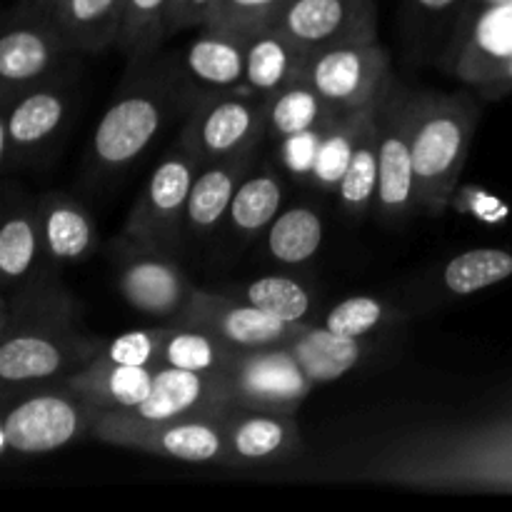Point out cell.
<instances>
[{
	"mask_svg": "<svg viewBox=\"0 0 512 512\" xmlns=\"http://www.w3.org/2000/svg\"><path fill=\"white\" fill-rule=\"evenodd\" d=\"M493 3H505V0H465V3H463V8H460L458 18H455V20H460V18H468V15H473L475 10L485 8V5H493ZM453 25H455V23H453Z\"/></svg>",
	"mask_w": 512,
	"mask_h": 512,
	"instance_id": "obj_44",
	"label": "cell"
},
{
	"mask_svg": "<svg viewBox=\"0 0 512 512\" xmlns=\"http://www.w3.org/2000/svg\"><path fill=\"white\" fill-rule=\"evenodd\" d=\"M410 88L398 83L388 85L378 103V153L380 185L375 210L383 223L398 225L420 210L415 190L413 148H410Z\"/></svg>",
	"mask_w": 512,
	"mask_h": 512,
	"instance_id": "obj_12",
	"label": "cell"
},
{
	"mask_svg": "<svg viewBox=\"0 0 512 512\" xmlns=\"http://www.w3.org/2000/svg\"><path fill=\"white\" fill-rule=\"evenodd\" d=\"M400 313L390 308L385 300L373 295H353V298L340 300L338 305L325 313L323 325L333 333L348 335V338H370L375 330L395 323Z\"/></svg>",
	"mask_w": 512,
	"mask_h": 512,
	"instance_id": "obj_37",
	"label": "cell"
},
{
	"mask_svg": "<svg viewBox=\"0 0 512 512\" xmlns=\"http://www.w3.org/2000/svg\"><path fill=\"white\" fill-rule=\"evenodd\" d=\"M255 165H258V150L200 165L193 188H190L185 238L193 243H205L213 238L215 230L228 220L235 193Z\"/></svg>",
	"mask_w": 512,
	"mask_h": 512,
	"instance_id": "obj_22",
	"label": "cell"
},
{
	"mask_svg": "<svg viewBox=\"0 0 512 512\" xmlns=\"http://www.w3.org/2000/svg\"><path fill=\"white\" fill-rule=\"evenodd\" d=\"M48 10L75 53L98 55L118 48L123 0H50Z\"/></svg>",
	"mask_w": 512,
	"mask_h": 512,
	"instance_id": "obj_26",
	"label": "cell"
},
{
	"mask_svg": "<svg viewBox=\"0 0 512 512\" xmlns=\"http://www.w3.org/2000/svg\"><path fill=\"white\" fill-rule=\"evenodd\" d=\"M198 170L200 160L178 140L153 168L120 233L145 248L173 255L185 240L188 198Z\"/></svg>",
	"mask_w": 512,
	"mask_h": 512,
	"instance_id": "obj_10",
	"label": "cell"
},
{
	"mask_svg": "<svg viewBox=\"0 0 512 512\" xmlns=\"http://www.w3.org/2000/svg\"><path fill=\"white\" fill-rule=\"evenodd\" d=\"M228 468H268L303 453V433L293 413L235 405L225 415Z\"/></svg>",
	"mask_w": 512,
	"mask_h": 512,
	"instance_id": "obj_19",
	"label": "cell"
},
{
	"mask_svg": "<svg viewBox=\"0 0 512 512\" xmlns=\"http://www.w3.org/2000/svg\"><path fill=\"white\" fill-rule=\"evenodd\" d=\"M18 3H23V5H35V8H48L50 0H18Z\"/></svg>",
	"mask_w": 512,
	"mask_h": 512,
	"instance_id": "obj_45",
	"label": "cell"
},
{
	"mask_svg": "<svg viewBox=\"0 0 512 512\" xmlns=\"http://www.w3.org/2000/svg\"><path fill=\"white\" fill-rule=\"evenodd\" d=\"M170 0H123V30L118 50L125 63H143L160 55L168 35Z\"/></svg>",
	"mask_w": 512,
	"mask_h": 512,
	"instance_id": "obj_33",
	"label": "cell"
},
{
	"mask_svg": "<svg viewBox=\"0 0 512 512\" xmlns=\"http://www.w3.org/2000/svg\"><path fill=\"white\" fill-rule=\"evenodd\" d=\"M108 258L113 260L118 293L135 313L148 318L170 323L198 290L173 255L133 243L123 233L108 243Z\"/></svg>",
	"mask_w": 512,
	"mask_h": 512,
	"instance_id": "obj_11",
	"label": "cell"
},
{
	"mask_svg": "<svg viewBox=\"0 0 512 512\" xmlns=\"http://www.w3.org/2000/svg\"><path fill=\"white\" fill-rule=\"evenodd\" d=\"M165 323L158 328H138L103 340L95 358L115 365H133V368H160L163 365Z\"/></svg>",
	"mask_w": 512,
	"mask_h": 512,
	"instance_id": "obj_38",
	"label": "cell"
},
{
	"mask_svg": "<svg viewBox=\"0 0 512 512\" xmlns=\"http://www.w3.org/2000/svg\"><path fill=\"white\" fill-rule=\"evenodd\" d=\"M465 0H408L410 15L420 28H445L450 35Z\"/></svg>",
	"mask_w": 512,
	"mask_h": 512,
	"instance_id": "obj_40",
	"label": "cell"
},
{
	"mask_svg": "<svg viewBox=\"0 0 512 512\" xmlns=\"http://www.w3.org/2000/svg\"><path fill=\"white\" fill-rule=\"evenodd\" d=\"M310 55L273 25L245 33V85L260 95H275L278 90L298 83L308 73Z\"/></svg>",
	"mask_w": 512,
	"mask_h": 512,
	"instance_id": "obj_24",
	"label": "cell"
},
{
	"mask_svg": "<svg viewBox=\"0 0 512 512\" xmlns=\"http://www.w3.org/2000/svg\"><path fill=\"white\" fill-rule=\"evenodd\" d=\"M288 3L290 0H215L203 25L248 33L260 25H270Z\"/></svg>",
	"mask_w": 512,
	"mask_h": 512,
	"instance_id": "obj_39",
	"label": "cell"
},
{
	"mask_svg": "<svg viewBox=\"0 0 512 512\" xmlns=\"http://www.w3.org/2000/svg\"><path fill=\"white\" fill-rule=\"evenodd\" d=\"M190 0H170V13H168V35L183 33L185 30V15H188Z\"/></svg>",
	"mask_w": 512,
	"mask_h": 512,
	"instance_id": "obj_42",
	"label": "cell"
},
{
	"mask_svg": "<svg viewBox=\"0 0 512 512\" xmlns=\"http://www.w3.org/2000/svg\"><path fill=\"white\" fill-rule=\"evenodd\" d=\"M288 350L298 360L315 385L330 383L350 370L358 368L370 353L368 338H348V335L333 333L323 325H305L298 335L288 343Z\"/></svg>",
	"mask_w": 512,
	"mask_h": 512,
	"instance_id": "obj_28",
	"label": "cell"
},
{
	"mask_svg": "<svg viewBox=\"0 0 512 512\" xmlns=\"http://www.w3.org/2000/svg\"><path fill=\"white\" fill-rule=\"evenodd\" d=\"M90 438L178 463L228 468L225 418L145 420L120 410H95Z\"/></svg>",
	"mask_w": 512,
	"mask_h": 512,
	"instance_id": "obj_7",
	"label": "cell"
},
{
	"mask_svg": "<svg viewBox=\"0 0 512 512\" xmlns=\"http://www.w3.org/2000/svg\"><path fill=\"white\" fill-rule=\"evenodd\" d=\"M410 148L420 213L438 218L448 210L468 163L480 105L470 93L410 90Z\"/></svg>",
	"mask_w": 512,
	"mask_h": 512,
	"instance_id": "obj_3",
	"label": "cell"
},
{
	"mask_svg": "<svg viewBox=\"0 0 512 512\" xmlns=\"http://www.w3.org/2000/svg\"><path fill=\"white\" fill-rule=\"evenodd\" d=\"M285 188L283 175L270 165H255L235 193L225 225L238 245H248L268 233L273 220L283 213Z\"/></svg>",
	"mask_w": 512,
	"mask_h": 512,
	"instance_id": "obj_25",
	"label": "cell"
},
{
	"mask_svg": "<svg viewBox=\"0 0 512 512\" xmlns=\"http://www.w3.org/2000/svg\"><path fill=\"white\" fill-rule=\"evenodd\" d=\"M380 103V100H378ZM378 103L370 105L358 135L348 170L338 188V203L350 218H365L375 208L380 185V153H378Z\"/></svg>",
	"mask_w": 512,
	"mask_h": 512,
	"instance_id": "obj_30",
	"label": "cell"
},
{
	"mask_svg": "<svg viewBox=\"0 0 512 512\" xmlns=\"http://www.w3.org/2000/svg\"><path fill=\"white\" fill-rule=\"evenodd\" d=\"M213 3L215 0H190L188 15H185V30L200 28V25L205 23V18H208Z\"/></svg>",
	"mask_w": 512,
	"mask_h": 512,
	"instance_id": "obj_43",
	"label": "cell"
},
{
	"mask_svg": "<svg viewBox=\"0 0 512 512\" xmlns=\"http://www.w3.org/2000/svg\"><path fill=\"white\" fill-rule=\"evenodd\" d=\"M80 105V55L53 78L0 108V168L15 173L45 163L73 125Z\"/></svg>",
	"mask_w": 512,
	"mask_h": 512,
	"instance_id": "obj_4",
	"label": "cell"
},
{
	"mask_svg": "<svg viewBox=\"0 0 512 512\" xmlns=\"http://www.w3.org/2000/svg\"><path fill=\"white\" fill-rule=\"evenodd\" d=\"M198 30L183 53H173L175 68L195 103L218 90L245 85V33L208 25Z\"/></svg>",
	"mask_w": 512,
	"mask_h": 512,
	"instance_id": "obj_21",
	"label": "cell"
},
{
	"mask_svg": "<svg viewBox=\"0 0 512 512\" xmlns=\"http://www.w3.org/2000/svg\"><path fill=\"white\" fill-rule=\"evenodd\" d=\"M358 478L425 490L512 493V413L398 440L375 453Z\"/></svg>",
	"mask_w": 512,
	"mask_h": 512,
	"instance_id": "obj_1",
	"label": "cell"
},
{
	"mask_svg": "<svg viewBox=\"0 0 512 512\" xmlns=\"http://www.w3.org/2000/svg\"><path fill=\"white\" fill-rule=\"evenodd\" d=\"M243 353L245 350L233 348L208 330L165 323L163 365H170V368L205 375H228Z\"/></svg>",
	"mask_w": 512,
	"mask_h": 512,
	"instance_id": "obj_31",
	"label": "cell"
},
{
	"mask_svg": "<svg viewBox=\"0 0 512 512\" xmlns=\"http://www.w3.org/2000/svg\"><path fill=\"white\" fill-rule=\"evenodd\" d=\"M40 228L48 263L55 270L85 263L98 250V230L88 210L60 190H50L38 200Z\"/></svg>",
	"mask_w": 512,
	"mask_h": 512,
	"instance_id": "obj_23",
	"label": "cell"
},
{
	"mask_svg": "<svg viewBox=\"0 0 512 512\" xmlns=\"http://www.w3.org/2000/svg\"><path fill=\"white\" fill-rule=\"evenodd\" d=\"M305 78L335 113L348 115L378 103L395 75L388 48L375 40L310 55Z\"/></svg>",
	"mask_w": 512,
	"mask_h": 512,
	"instance_id": "obj_13",
	"label": "cell"
},
{
	"mask_svg": "<svg viewBox=\"0 0 512 512\" xmlns=\"http://www.w3.org/2000/svg\"><path fill=\"white\" fill-rule=\"evenodd\" d=\"M195 98L175 68L173 55L128 63L125 80L90 138V183L110 185L123 178L168 123L193 110Z\"/></svg>",
	"mask_w": 512,
	"mask_h": 512,
	"instance_id": "obj_2",
	"label": "cell"
},
{
	"mask_svg": "<svg viewBox=\"0 0 512 512\" xmlns=\"http://www.w3.org/2000/svg\"><path fill=\"white\" fill-rule=\"evenodd\" d=\"M228 375H205L193 370L160 365L155 370L153 393L120 413L145 420H178V418H225L235 408Z\"/></svg>",
	"mask_w": 512,
	"mask_h": 512,
	"instance_id": "obj_18",
	"label": "cell"
},
{
	"mask_svg": "<svg viewBox=\"0 0 512 512\" xmlns=\"http://www.w3.org/2000/svg\"><path fill=\"white\" fill-rule=\"evenodd\" d=\"M338 118L340 115L325 103L308 78L268 95L265 123H268V138L273 140H288L310 130L328 128Z\"/></svg>",
	"mask_w": 512,
	"mask_h": 512,
	"instance_id": "obj_29",
	"label": "cell"
},
{
	"mask_svg": "<svg viewBox=\"0 0 512 512\" xmlns=\"http://www.w3.org/2000/svg\"><path fill=\"white\" fill-rule=\"evenodd\" d=\"M440 65L468 88H478L512 53V0L485 5L468 18L455 20Z\"/></svg>",
	"mask_w": 512,
	"mask_h": 512,
	"instance_id": "obj_17",
	"label": "cell"
},
{
	"mask_svg": "<svg viewBox=\"0 0 512 512\" xmlns=\"http://www.w3.org/2000/svg\"><path fill=\"white\" fill-rule=\"evenodd\" d=\"M368 110L370 105L358 110V113L340 115V118L325 130L323 140H320L318 158H315L313 175H310V183H313L315 188L325 190V193H338L340 180H343L350 158H353V150L355 145H358V135L360 130H363V120L365 115H368Z\"/></svg>",
	"mask_w": 512,
	"mask_h": 512,
	"instance_id": "obj_36",
	"label": "cell"
},
{
	"mask_svg": "<svg viewBox=\"0 0 512 512\" xmlns=\"http://www.w3.org/2000/svg\"><path fill=\"white\" fill-rule=\"evenodd\" d=\"M325 223L323 215L310 205L285 208L265 233L268 258L288 268H298L313 260L323 248Z\"/></svg>",
	"mask_w": 512,
	"mask_h": 512,
	"instance_id": "obj_32",
	"label": "cell"
},
{
	"mask_svg": "<svg viewBox=\"0 0 512 512\" xmlns=\"http://www.w3.org/2000/svg\"><path fill=\"white\" fill-rule=\"evenodd\" d=\"M475 93H478L480 100H490V103L512 95V53L488 75L485 83L475 88Z\"/></svg>",
	"mask_w": 512,
	"mask_h": 512,
	"instance_id": "obj_41",
	"label": "cell"
},
{
	"mask_svg": "<svg viewBox=\"0 0 512 512\" xmlns=\"http://www.w3.org/2000/svg\"><path fill=\"white\" fill-rule=\"evenodd\" d=\"M265 110L268 95L255 93L250 85L218 90L193 105L178 140L200 165L255 153L260 140L268 138Z\"/></svg>",
	"mask_w": 512,
	"mask_h": 512,
	"instance_id": "obj_9",
	"label": "cell"
},
{
	"mask_svg": "<svg viewBox=\"0 0 512 512\" xmlns=\"http://www.w3.org/2000/svg\"><path fill=\"white\" fill-rule=\"evenodd\" d=\"M308 55L378 40L375 0H290L273 20Z\"/></svg>",
	"mask_w": 512,
	"mask_h": 512,
	"instance_id": "obj_14",
	"label": "cell"
},
{
	"mask_svg": "<svg viewBox=\"0 0 512 512\" xmlns=\"http://www.w3.org/2000/svg\"><path fill=\"white\" fill-rule=\"evenodd\" d=\"M512 278V253L503 248H473L458 253L443 268V285L448 293L475 295Z\"/></svg>",
	"mask_w": 512,
	"mask_h": 512,
	"instance_id": "obj_35",
	"label": "cell"
},
{
	"mask_svg": "<svg viewBox=\"0 0 512 512\" xmlns=\"http://www.w3.org/2000/svg\"><path fill=\"white\" fill-rule=\"evenodd\" d=\"M80 53L70 48L48 8L15 0L0 33V108L25 90L68 68Z\"/></svg>",
	"mask_w": 512,
	"mask_h": 512,
	"instance_id": "obj_8",
	"label": "cell"
},
{
	"mask_svg": "<svg viewBox=\"0 0 512 512\" xmlns=\"http://www.w3.org/2000/svg\"><path fill=\"white\" fill-rule=\"evenodd\" d=\"M103 340L83 323H25L0 330V383L3 400L65 380L93 363Z\"/></svg>",
	"mask_w": 512,
	"mask_h": 512,
	"instance_id": "obj_5",
	"label": "cell"
},
{
	"mask_svg": "<svg viewBox=\"0 0 512 512\" xmlns=\"http://www.w3.org/2000/svg\"><path fill=\"white\" fill-rule=\"evenodd\" d=\"M155 370L158 368H133L95 358L65 378V383L95 410H133L153 393Z\"/></svg>",
	"mask_w": 512,
	"mask_h": 512,
	"instance_id": "obj_27",
	"label": "cell"
},
{
	"mask_svg": "<svg viewBox=\"0 0 512 512\" xmlns=\"http://www.w3.org/2000/svg\"><path fill=\"white\" fill-rule=\"evenodd\" d=\"M233 290L235 293L230 295L260 310H268V313L278 315L288 323H310V315L315 308L313 290L300 280L288 278V275H265V278L250 280V283L238 285Z\"/></svg>",
	"mask_w": 512,
	"mask_h": 512,
	"instance_id": "obj_34",
	"label": "cell"
},
{
	"mask_svg": "<svg viewBox=\"0 0 512 512\" xmlns=\"http://www.w3.org/2000/svg\"><path fill=\"white\" fill-rule=\"evenodd\" d=\"M170 325L208 330L233 348L255 350L270 348V345H288L308 323H288V320L255 308L230 293L225 295L198 288L188 308L178 318L170 320Z\"/></svg>",
	"mask_w": 512,
	"mask_h": 512,
	"instance_id": "obj_15",
	"label": "cell"
},
{
	"mask_svg": "<svg viewBox=\"0 0 512 512\" xmlns=\"http://www.w3.org/2000/svg\"><path fill=\"white\" fill-rule=\"evenodd\" d=\"M48 273H58V270L48 263V255H45L38 200L8 185L3 198V223H0L3 293Z\"/></svg>",
	"mask_w": 512,
	"mask_h": 512,
	"instance_id": "obj_20",
	"label": "cell"
},
{
	"mask_svg": "<svg viewBox=\"0 0 512 512\" xmlns=\"http://www.w3.org/2000/svg\"><path fill=\"white\" fill-rule=\"evenodd\" d=\"M0 450L8 455H45L90 435L93 405L65 380L35 385L3 400Z\"/></svg>",
	"mask_w": 512,
	"mask_h": 512,
	"instance_id": "obj_6",
	"label": "cell"
},
{
	"mask_svg": "<svg viewBox=\"0 0 512 512\" xmlns=\"http://www.w3.org/2000/svg\"><path fill=\"white\" fill-rule=\"evenodd\" d=\"M228 380L238 405L293 415L315 388L288 345L245 350L228 373Z\"/></svg>",
	"mask_w": 512,
	"mask_h": 512,
	"instance_id": "obj_16",
	"label": "cell"
}]
</instances>
